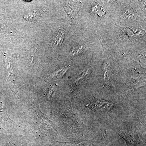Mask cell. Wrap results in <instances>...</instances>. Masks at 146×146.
<instances>
[{"instance_id": "obj_1", "label": "cell", "mask_w": 146, "mask_h": 146, "mask_svg": "<svg viewBox=\"0 0 146 146\" xmlns=\"http://www.w3.org/2000/svg\"><path fill=\"white\" fill-rule=\"evenodd\" d=\"M7 68H8V73L9 74V77L10 78L11 80L13 82L15 81V76H14V73L11 68V65L10 64H7Z\"/></svg>"}, {"instance_id": "obj_2", "label": "cell", "mask_w": 146, "mask_h": 146, "mask_svg": "<svg viewBox=\"0 0 146 146\" xmlns=\"http://www.w3.org/2000/svg\"><path fill=\"white\" fill-rule=\"evenodd\" d=\"M67 70V69H66V68H64L63 70L62 69L61 70L58 71V72L55 73L53 76H56V77H60L62 76Z\"/></svg>"}, {"instance_id": "obj_3", "label": "cell", "mask_w": 146, "mask_h": 146, "mask_svg": "<svg viewBox=\"0 0 146 146\" xmlns=\"http://www.w3.org/2000/svg\"><path fill=\"white\" fill-rule=\"evenodd\" d=\"M53 87H51L50 89L49 94V99H50L51 97H52L53 94Z\"/></svg>"}]
</instances>
